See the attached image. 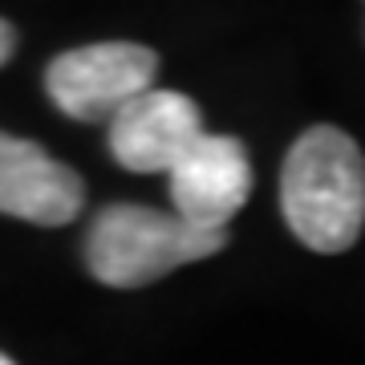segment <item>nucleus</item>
Wrapping results in <instances>:
<instances>
[{
  "mask_svg": "<svg viewBox=\"0 0 365 365\" xmlns=\"http://www.w3.org/2000/svg\"><path fill=\"white\" fill-rule=\"evenodd\" d=\"M280 207L304 248L345 252L365 227V155L345 130L313 126L280 170Z\"/></svg>",
  "mask_w": 365,
  "mask_h": 365,
  "instance_id": "f257e3e1",
  "label": "nucleus"
},
{
  "mask_svg": "<svg viewBox=\"0 0 365 365\" xmlns=\"http://www.w3.org/2000/svg\"><path fill=\"white\" fill-rule=\"evenodd\" d=\"M223 244H227V232H199L170 211L114 203L93 220L90 240H86V260L102 284L143 288L167 276L170 268L223 252Z\"/></svg>",
  "mask_w": 365,
  "mask_h": 365,
  "instance_id": "f03ea898",
  "label": "nucleus"
},
{
  "mask_svg": "<svg viewBox=\"0 0 365 365\" xmlns=\"http://www.w3.org/2000/svg\"><path fill=\"white\" fill-rule=\"evenodd\" d=\"M158 57L134 41H98L78 45L53 57L45 73V90L61 114L78 122H102L114 118L122 106H130L138 93L155 90Z\"/></svg>",
  "mask_w": 365,
  "mask_h": 365,
  "instance_id": "7ed1b4c3",
  "label": "nucleus"
},
{
  "mask_svg": "<svg viewBox=\"0 0 365 365\" xmlns=\"http://www.w3.org/2000/svg\"><path fill=\"white\" fill-rule=\"evenodd\" d=\"M252 195L248 150L232 134H203L170 170V203L199 232H227L232 215Z\"/></svg>",
  "mask_w": 365,
  "mask_h": 365,
  "instance_id": "20e7f679",
  "label": "nucleus"
},
{
  "mask_svg": "<svg viewBox=\"0 0 365 365\" xmlns=\"http://www.w3.org/2000/svg\"><path fill=\"white\" fill-rule=\"evenodd\" d=\"M199 138H203V114L195 98L179 90L155 86L110 118V155L118 158V167L134 175H155V170L170 175Z\"/></svg>",
  "mask_w": 365,
  "mask_h": 365,
  "instance_id": "39448f33",
  "label": "nucleus"
},
{
  "mask_svg": "<svg viewBox=\"0 0 365 365\" xmlns=\"http://www.w3.org/2000/svg\"><path fill=\"white\" fill-rule=\"evenodd\" d=\"M86 182L73 167L45 155L37 143L0 130V211L41 227L78 220Z\"/></svg>",
  "mask_w": 365,
  "mask_h": 365,
  "instance_id": "423d86ee",
  "label": "nucleus"
},
{
  "mask_svg": "<svg viewBox=\"0 0 365 365\" xmlns=\"http://www.w3.org/2000/svg\"><path fill=\"white\" fill-rule=\"evenodd\" d=\"M13 49H16V29L9 21H0V66L13 57Z\"/></svg>",
  "mask_w": 365,
  "mask_h": 365,
  "instance_id": "0eeeda50",
  "label": "nucleus"
},
{
  "mask_svg": "<svg viewBox=\"0 0 365 365\" xmlns=\"http://www.w3.org/2000/svg\"><path fill=\"white\" fill-rule=\"evenodd\" d=\"M0 365H16V361H13V357H4V353H0Z\"/></svg>",
  "mask_w": 365,
  "mask_h": 365,
  "instance_id": "6e6552de",
  "label": "nucleus"
}]
</instances>
